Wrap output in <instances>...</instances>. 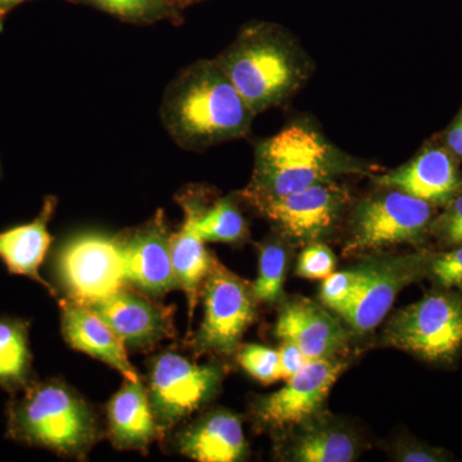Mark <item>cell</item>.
I'll return each instance as SVG.
<instances>
[{"label": "cell", "mask_w": 462, "mask_h": 462, "mask_svg": "<svg viewBox=\"0 0 462 462\" xmlns=\"http://www.w3.org/2000/svg\"><path fill=\"white\" fill-rule=\"evenodd\" d=\"M88 307L107 322L126 348L147 351L175 337L172 307L153 302L127 285Z\"/></svg>", "instance_id": "5bb4252c"}, {"label": "cell", "mask_w": 462, "mask_h": 462, "mask_svg": "<svg viewBox=\"0 0 462 462\" xmlns=\"http://www.w3.org/2000/svg\"><path fill=\"white\" fill-rule=\"evenodd\" d=\"M349 199L346 185L330 180L270 200L257 209L285 238L305 245L318 242L333 230Z\"/></svg>", "instance_id": "30bf717a"}, {"label": "cell", "mask_w": 462, "mask_h": 462, "mask_svg": "<svg viewBox=\"0 0 462 462\" xmlns=\"http://www.w3.org/2000/svg\"><path fill=\"white\" fill-rule=\"evenodd\" d=\"M108 436L120 449L147 451L154 440L162 438L148 389L142 380L125 378L123 387L107 404Z\"/></svg>", "instance_id": "ffe728a7"}, {"label": "cell", "mask_w": 462, "mask_h": 462, "mask_svg": "<svg viewBox=\"0 0 462 462\" xmlns=\"http://www.w3.org/2000/svg\"><path fill=\"white\" fill-rule=\"evenodd\" d=\"M215 60L254 116L291 98L311 69L294 39L266 23L245 26Z\"/></svg>", "instance_id": "3957f363"}, {"label": "cell", "mask_w": 462, "mask_h": 462, "mask_svg": "<svg viewBox=\"0 0 462 462\" xmlns=\"http://www.w3.org/2000/svg\"><path fill=\"white\" fill-rule=\"evenodd\" d=\"M401 461L406 462H438L447 461L446 452L433 447L412 446L404 449L400 455Z\"/></svg>", "instance_id": "d6a6232c"}, {"label": "cell", "mask_w": 462, "mask_h": 462, "mask_svg": "<svg viewBox=\"0 0 462 462\" xmlns=\"http://www.w3.org/2000/svg\"><path fill=\"white\" fill-rule=\"evenodd\" d=\"M172 2L175 5L185 7V5H193V3L200 2V0H172Z\"/></svg>", "instance_id": "d590c367"}, {"label": "cell", "mask_w": 462, "mask_h": 462, "mask_svg": "<svg viewBox=\"0 0 462 462\" xmlns=\"http://www.w3.org/2000/svg\"><path fill=\"white\" fill-rule=\"evenodd\" d=\"M197 230L205 242L236 245L248 238L247 221L230 199L206 207L197 220Z\"/></svg>", "instance_id": "cb8c5ba5"}, {"label": "cell", "mask_w": 462, "mask_h": 462, "mask_svg": "<svg viewBox=\"0 0 462 462\" xmlns=\"http://www.w3.org/2000/svg\"><path fill=\"white\" fill-rule=\"evenodd\" d=\"M54 270L67 300L84 306L127 285L117 236L105 234L84 233L67 240L57 251Z\"/></svg>", "instance_id": "ba28073f"}, {"label": "cell", "mask_w": 462, "mask_h": 462, "mask_svg": "<svg viewBox=\"0 0 462 462\" xmlns=\"http://www.w3.org/2000/svg\"><path fill=\"white\" fill-rule=\"evenodd\" d=\"M293 438L289 460L298 462H351L357 457V443L339 425L310 418Z\"/></svg>", "instance_id": "7402d4cb"}, {"label": "cell", "mask_w": 462, "mask_h": 462, "mask_svg": "<svg viewBox=\"0 0 462 462\" xmlns=\"http://www.w3.org/2000/svg\"><path fill=\"white\" fill-rule=\"evenodd\" d=\"M288 254L279 242L263 243L258 258V276L252 284V291L257 302H279L282 296L285 273H287Z\"/></svg>", "instance_id": "d4e9b609"}, {"label": "cell", "mask_w": 462, "mask_h": 462, "mask_svg": "<svg viewBox=\"0 0 462 462\" xmlns=\"http://www.w3.org/2000/svg\"><path fill=\"white\" fill-rule=\"evenodd\" d=\"M100 436L90 404L60 380H33L7 404V437L21 445L84 458Z\"/></svg>", "instance_id": "277c9868"}, {"label": "cell", "mask_w": 462, "mask_h": 462, "mask_svg": "<svg viewBox=\"0 0 462 462\" xmlns=\"http://www.w3.org/2000/svg\"><path fill=\"white\" fill-rule=\"evenodd\" d=\"M431 256L428 252H419L367 263L366 278L340 318L355 333L366 334L375 329L398 293L428 275Z\"/></svg>", "instance_id": "8fae6325"}, {"label": "cell", "mask_w": 462, "mask_h": 462, "mask_svg": "<svg viewBox=\"0 0 462 462\" xmlns=\"http://www.w3.org/2000/svg\"><path fill=\"white\" fill-rule=\"evenodd\" d=\"M69 2H71V0H69Z\"/></svg>", "instance_id": "74e56055"}, {"label": "cell", "mask_w": 462, "mask_h": 462, "mask_svg": "<svg viewBox=\"0 0 462 462\" xmlns=\"http://www.w3.org/2000/svg\"><path fill=\"white\" fill-rule=\"evenodd\" d=\"M385 338L427 363H454L462 351V294L443 289L403 307L389 321Z\"/></svg>", "instance_id": "5b68a950"}, {"label": "cell", "mask_w": 462, "mask_h": 462, "mask_svg": "<svg viewBox=\"0 0 462 462\" xmlns=\"http://www.w3.org/2000/svg\"><path fill=\"white\" fill-rule=\"evenodd\" d=\"M279 357H281V379L287 380L291 375L300 372L307 363L306 356L302 354L296 345L282 340L281 349H279Z\"/></svg>", "instance_id": "1f68e13d"}, {"label": "cell", "mask_w": 462, "mask_h": 462, "mask_svg": "<svg viewBox=\"0 0 462 462\" xmlns=\"http://www.w3.org/2000/svg\"><path fill=\"white\" fill-rule=\"evenodd\" d=\"M337 258L333 251L321 243H311L303 249L300 258H298L297 275L300 278L319 281L325 279L334 273L336 269Z\"/></svg>", "instance_id": "f1b7e54d"}, {"label": "cell", "mask_w": 462, "mask_h": 462, "mask_svg": "<svg viewBox=\"0 0 462 462\" xmlns=\"http://www.w3.org/2000/svg\"><path fill=\"white\" fill-rule=\"evenodd\" d=\"M60 307L63 338L72 348L114 367L124 378L141 379L127 357L126 346L107 322L74 300H60Z\"/></svg>", "instance_id": "e0dca14e"}, {"label": "cell", "mask_w": 462, "mask_h": 462, "mask_svg": "<svg viewBox=\"0 0 462 462\" xmlns=\"http://www.w3.org/2000/svg\"><path fill=\"white\" fill-rule=\"evenodd\" d=\"M428 275L442 289L462 291V245L445 254H433Z\"/></svg>", "instance_id": "f546056e"}, {"label": "cell", "mask_w": 462, "mask_h": 462, "mask_svg": "<svg viewBox=\"0 0 462 462\" xmlns=\"http://www.w3.org/2000/svg\"><path fill=\"white\" fill-rule=\"evenodd\" d=\"M3 175V166H2V161H0V178H2Z\"/></svg>", "instance_id": "8d00e7d4"}, {"label": "cell", "mask_w": 462, "mask_h": 462, "mask_svg": "<svg viewBox=\"0 0 462 462\" xmlns=\"http://www.w3.org/2000/svg\"><path fill=\"white\" fill-rule=\"evenodd\" d=\"M30 322L20 318H0V388L11 396L20 394L33 382Z\"/></svg>", "instance_id": "603a6c76"}, {"label": "cell", "mask_w": 462, "mask_h": 462, "mask_svg": "<svg viewBox=\"0 0 462 462\" xmlns=\"http://www.w3.org/2000/svg\"><path fill=\"white\" fill-rule=\"evenodd\" d=\"M446 207L445 214L433 221L430 231H433L447 247H460L462 245V193L457 194Z\"/></svg>", "instance_id": "4dcf8cb0"}, {"label": "cell", "mask_w": 462, "mask_h": 462, "mask_svg": "<svg viewBox=\"0 0 462 462\" xmlns=\"http://www.w3.org/2000/svg\"><path fill=\"white\" fill-rule=\"evenodd\" d=\"M447 144L456 156L462 157V112L447 134Z\"/></svg>", "instance_id": "836d02e7"}, {"label": "cell", "mask_w": 462, "mask_h": 462, "mask_svg": "<svg viewBox=\"0 0 462 462\" xmlns=\"http://www.w3.org/2000/svg\"><path fill=\"white\" fill-rule=\"evenodd\" d=\"M384 189L355 207L343 249L345 256L418 245L430 233L434 206L401 190Z\"/></svg>", "instance_id": "8992f818"}, {"label": "cell", "mask_w": 462, "mask_h": 462, "mask_svg": "<svg viewBox=\"0 0 462 462\" xmlns=\"http://www.w3.org/2000/svg\"><path fill=\"white\" fill-rule=\"evenodd\" d=\"M161 117L181 148L200 151L247 135L254 112L216 60H199L176 76Z\"/></svg>", "instance_id": "6da1fadb"}, {"label": "cell", "mask_w": 462, "mask_h": 462, "mask_svg": "<svg viewBox=\"0 0 462 462\" xmlns=\"http://www.w3.org/2000/svg\"><path fill=\"white\" fill-rule=\"evenodd\" d=\"M345 367L337 358L310 361L284 387L258 401L256 418L276 430L302 424L319 412Z\"/></svg>", "instance_id": "4fadbf2b"}, {"label": "cell", "mask_w": 462, "mask_h": 462, "mask_svg": "<svg viewBox=\"0 0 462 462\" xmlns=\"http://www.w3.org/2000/svg\"><path fill=\"white\" fill-rule=\"evenodd\" d=\"M181 455L199 462H236L247 452L242 421L236 413L217 410L194 421L178 437Z\"/></svg>", "instance_id": "44dd1931"}, {"label": "cell", "mask_w": 462, "mask_h": 462, "mask_svg": "<svg viewBox=\"0 0 462 462\" xmlns=\"http://www.w3.org/2000/svg\"><path fill=\"white\" fill-rule=\"evenodd\" d=\"M25 2L27 0H0V27H2L8 14L18 5Z\"/></svg>", "instance_id": "e575fe53"}, {"label": "cell", "mask_w": 462, "mask_h": 462, "mask_svg": "<svg viewBox=\"0 0 462 462\" xmlns=\"http://www.w3.org/2000/svg\"><path fill=\"white\" fill-rule=\"evenodd\" d=\"M374 180L379 187L403 191L431 206L448 205L462 188L454 158L440 148L424 149L409 162Z\"/></svg>", "instance_id": "2e32d148"}, {"label": "cell", "mask_w": 462, "mask_h": 462, "mask_svg": "<svg viewBox=\"0 0 462 462\" xmlns=\"http://www.w3.org/2000/svg\"><path fill=\"white\" fill-rule=\"evenodd\" d=\"M85 3L133 23H156L178 17L172 0H71Z\"/></svg>", "instance_id": "484cf974"}, {"label": "cell", "mask_w": 462, "mask_h": 462, "mask_svg": "<svg viewBox=\"0 0 462 462\" xmlns=\"http://www.w3.org/2000/svg\"><path fill=\"white\" fill-rule=\"evenodd\" d=\"M224 369L216 364H197L173 351L153 358L148 394L161 434L175 427L211 400Z\"/></svg>", "instance_id": "9c48e42d"}, {"label": "cell", "mask_w": 462, "mask_h": 462, "mask_svg": "<svg viewBox=\"0 0 462 462\" xmlns=\"http://www.w3.org/2000/svg\"><path fill=\"white\" fill-rule=\"evenodd\" d=\"M126 284L149 297L180 289L171 257V233L162 209L132 231L117 236Z\"/></svg>", "instance_id": "7c38bea8"}, {"label": "cell", "mask_w": 462, "mask_h": 462, "mask_svg": "<svg viewBox=\"0 0 462 462\" xmlns=\"http://www.w3.org/2000/svg\"><path fill=\"white\" fill-rule=\"evenodd\" d=\"M369 171L307 123H296L257 145L254 175L243 197L254 208L339 176Z\"/></svg>", "instance_id": "7a4b0ae2"}, {"label": "cell", "mask_w": 462, "mask_h": 462, "mask_svg": "<svg viewBox=\"0 0 462 462\" xmlns=\"http://www.w3.org/2000/svg\"><path fill=\"white\" fill-rule=\"evenodd\" d=\"M275 336L296 345L309 361L336 358L348 346V333L338 319L310 300L282 307Z\"/></svg>", "instance_id": "9a60e30c"}, {"label": "cell", "mask_w": 462, "mask_h": 462, "mask_svg": "<svg viewBox=\"0 0 462 462\" xmlns=\"http://www.w3.org/2000/svg\"><path fill=\"white\" fill-rule=\"evenodd\" d=\"M56 208V197H47L33 220L0 231V260L8 272L32 279L53 297H56V291L41 275V266L53 240L50 223Z\"/></svg>", "instance_id": "d6986e66"}, {"label": "cell", "mask_w": 462, "mask_h": 462, "mask_svg": "<svg viewBox=\"0 0 462 462\" xmlns=\"http://www.w3.org/2000/svg\"><path fill=\"white\" fill-rule=\"evenodd\" d=\"M200 294L205 302V314L191 340L194 351L197 354H236L243 334L256 319L257 300L251 282L230 272L214 257Z\"/></svg>", "instance_id": "52a82bcc"}, {"label": "cell", "mask_w": 462, "mask_h": 462, "mask_svg": "<svg viewBox=\"0 0 462 462\" xmlns=\"http://www.w3.org/2000/svg\"><path fill=\"white\" fill-rule=\"evenodd\" d=\"M236 360L243 369L264 385L281 380L279 351L260 345L243 346L238 349Z\"/></svg>", "instance_id": "83f0119b"}, {"label": "cell", "mask_w": 462, "mask_h": 462, "mask_svg": "<svg viewBox=\"0 0 462 462\" xmlns=\"http://www.w3.org/2000/svg\"><path fill=\"white\" fill-rule=\"evenodd\" d=\"M366 263L345 272L331 273L322 282L320 300L322 305L342 315L355 300L358 289L366 278Z\"/></svg>", "instance_id": "4316f807"}, {"label": "cell", "mask_w": 462, "mask_h": 462, "mask_svg": "<svg viewBox=\"0 0 462 462\" xmlns=\"http://www.w3.org/2000/svg\"><path fill=\"white\" fill-rule=\"evenodd\" d=\"M178 202L184 211V223L178 233L171 234V257L179 285L187 296L191 319L214 256L207 251L206 242L197 230V220L206 208L202 196L194 190L188 191L179 197Z\"/></svg>", "instance_id": "ac0fdd59"}]
</instances>
